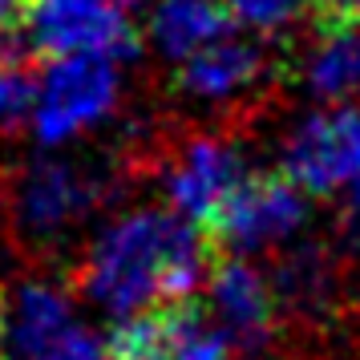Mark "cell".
I'll return each instance as SVG.
<instances>
[{"mask_svg": "<svg viewBox=\"0 0 360 360\" xmlns=\"http://www.w3.org/2000/svg\"><path fill=\"white\" fill-rule=\"evenodd\" d=\"M20 13H25V0H0V41L20 25Z\"/></svg>", "mask_w": 360, "mask_h": 360, "instance_id": "16", "label": "cell"}, {"mask_svg": "<svg viewBox=\"0 0 360 360\" xmlns=\"http://www.w3.org/2000/svg\"><path fill=\"white\" fill-rule=\"evenodd\" d=\"M29 94H33V77L20 69V61L0 53V130L25 122V114H29Z\"/></svg>", "mask_w": 360, "mask_h": 360, "instance_id": "15", "label": "cell"}, {"mask_svg": "<svg viewBox=\"0 0 360 360\" xmlns=\"http://www.w3.org/2000/svg\"><path fill=\"white\" fill-rule=\"evenodd\" d=\"M211 276V247L170 207H126L110 214L77 263L82 300L105 320H134L191 304Z\"/></svg>", "mask_w": 360, "mask_h": 360, "instance_id": "1", "label": "cell"}, {"mask_svg": "<svg viewBox=\"0 0 360 360\" xmlns=\"http://www.w3.org/2000/svg\"><path fill=\"white\" fill-rule=\"evenodd\" d=\"M316 4H324L328 13H336V17L340 13H352V0H316Z\"/></svg>", "mask_w": 360, "mask_h": 360, "instance_id": "17", "label": "cell"}, {"mask_svg": "<svg viewBox=\"0 0 360 360\" xmlns=\"http://www.w3.org/2000/svg\"><path fill=\"white\" fill-rule=\"evenodd\" d=\"M114 179L98 162H85L61 150H45L25 162L8 186V214L20 239L29 243H65L110 202Z\"/></svg>", "mask_w": 360, "mask_h": 360, "instance_id": "3", "label": "cell"}, {"mask_svg": "<svg viewBox=\"0 0 360 360\" xmlns=\"http://www.w3.org/2000/svg\"><path fill=\"white\" fill-rule=\"evenodd\" d=\"M122 57L110 53H53L29 94V130L45 150H69L105 130L122 110Z\"/></svg>", "mask_w": 360, "mask_h": 360, "instance_id": "2", "label": "cell"}, {"mask_svg": "<svg viewBox=\"0 0 360 360\" xmlns=\"http://www.w3.org/2000/svg\"><path fill=\"white\" fill-rule=\"evenodd\" d=\"M300 85L316 101L360 105V17L340 13L300 57Z\"/></svg>", "mask_w": 360, "mask_h": 360, "instance_id": "10", "label": "cell"}, {"mask_svg": "<svg viewBox=\"0 0 360 360\" xmlns=\"http://www.w3.org/2000/svg\"><path fill=\"white\" fill-rule=\"evenodd\" d=\"M231 29L223 0H146L142 37L162 61L179 65L182 57Z\"/></svg>", "mask_w": 360, "mask_h": 360, "instance_id": "11", "label": "cell"}, {"mask_svg": "<svg viewBox=\"0 0 360 360\" xmlns=\"http://www.w3.org/2000/svg\"><path fill=\"white\" fill-rule=\"evenodd\" d=\"M279 170L304 195L328 198L352 191L360 179V105L324 101L283 134Z\"/></svg>", "mask_w": 360, "mask_h": 360, "instance_id": "4", "label": "cell"}, {"mask_svg": "<svg viewBox=\"0 0 360 360\" xmlns=\"http://www.w3.org/2000/svg\"><path fill=\"white\" fill-rule=\"evenodd\" d=\"M271 288H276L279 308L295 311V316H320L336 300V263L324 247L304 243L292 255H283Z\"/></svg>", "mask_w": 360, "mask_h": 360, "instance_id": "12", "label": "cell"}, {"mask_svg": "<svg viewBox=\"0 0 360 360\" xmlns=\"http://www.w3.org/2000/svg\"><path fill=\"white\" fill-rule=\"evenodd\" d=\"M348 198H352V207H356V211H360V179H356V186L348 191Z\"/></svg>", "mask_w": 360, "mask_h": 360, "instance_id": "19", "label": "cell"}, {"mask_svg": "<svg viewBox=\"0 0 360 360\" xmlns=\"http://www.w3.org/2000/svg\"><path fill=\"white\" fill-rule=\"evenodd\" d=\"M110 360H162L154 352H110Z\"/></svg>", "mask_w": 360, "mask_h": 360, "instance_id": "18", "label": "cell"}, {"mask_svg": "<svg viewBox=\"0 0 360 360\" xmlns=\"http://www.w3.org/2000/svg\"><path fill=\"white\" fill-rule=\"evenodd\" d=\"M4 360H110V348H105V340L94 332V324L85 316H73L69 324L37 336L33 344L17 348Z\"/></svg>", "mask_w": 360, "mask_h": 360, "instance_id": "13", "label": "cell"}, {"mask_svg": "<svg viewBox=\"0 0 360 360\" xmlns=\"http://www.w3.org/2000/svg\"><path fill=\"white\" fill-rule=\"evenodd\" d=\"M311 0H223L227 17L235 25H243L251 37H279L292 33L304 20Z\"/></svg>", "mask_w": 360, "mask_h": 360, "instance_id": "14", "label": "cell"}, {"mask_svg": "<svg viewBox=\"0 0 360 360\" xmlns=\"http://www.w3.org/2000/svg\"><path fill=\"white\" fill-rule=\"evenodd\" d=\"M247 179V154L223 134L186 138L162 170L166 207L195 227H211L235 186Z\"/></svg>", "mask_w": 360, "mask_h": 360, "instance_id": "7", "label": "cell"}, {"mask_svg": "<svg viewBox=\"0 0 360 360\" xmlns=\"http://www.w3.org/2000/svg\"><path fill=\"white\" fill-rule=\"evenodd\" d=\"M352 17H360V0H352Z\"/></svg>", "mask_w": 360, "mask_h": 360, "instance_id": "20", "label": "cell"}, {"mask_svg": "<svg viewBox=\"0 0 360 360\" xmlns=\"http://www.w3.org/2000/svg\"><path fill=\"white\" fill-rule=\"evenodd\" d=\"M267 77V53L255 37L219 33L179 61V94L195 105H235L251 98Z\"/></svg>", "mask_w": 360, "mask_h": 360, "instance_id": "9", "label": "cell"}, {"mask_svg": "<svg viewBox=\"0 0 360 360\" xmlns=\"http://www.w3.org/2000/svg\"><path fill=\"white\" fill-rule=\"evenodd\" d=\"M25 37L41 53H134L130 0H25Z\"/></svg>", "mask_w": 360, "mask_h": 360, "instance_id": "6", "label": "cell"}, {"mask_svg": "<svg viewBox=\"0 0 360 360\" xmlns=\"http://www.w3.org/2000/svg\"><path fill=\"white\" fill-rule=\"evenodd\" d=\"M308 195L283 174H247L211 227L235 255H263L288 247L308 227Z\"/></svg>", "mask_w": 360, "mask_h": 360, "instance_id": "5", "label": "cell"}, {"mask_svg": "<svg viewBox=\"0 0 360 360\" xmlns=\"http://www.w3.org/2000/svg\"><path fill=\"white\" fill-rule=\"evenodd\" d=\"M202 288H207L211 320L227 336L231 348L263 352L271 344L279 320V300L271 279L251 263V255H235V259L219 263Z\"/></svg>", "mask_w": 360, "mask_h": 360, "instance_id": "8", "label": "cell"}]
</instances>
